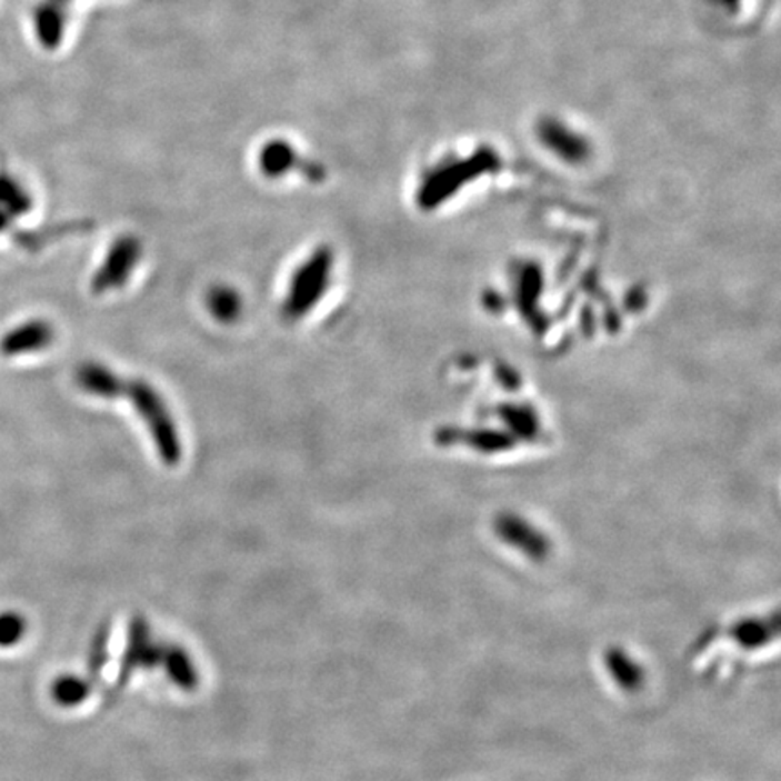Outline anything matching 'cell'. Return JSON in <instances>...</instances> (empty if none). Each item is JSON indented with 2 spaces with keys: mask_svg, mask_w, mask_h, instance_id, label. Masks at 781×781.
<instances>
[{
  "mask_svg": "<svg viewBox=\"0 0 781 781\" xmlns=\"http://www.w3.org/2000/svg\"><path fill=\"white\" fill-rule=\"evenodd\" d=\"M109 637V630L108 627H102L100 630H98L97 635H94V639H92L91 642V650H89V659H88V677L86 679L89 680V682H97V677L100 674V671L103 670V665H106V662H108L109 659V653H108V639Z\"/></svg>",
  "mask_w": 781,
  "mask_h": 781,
  "instance_id": "obj_14",
  "label": "cell"
},
{
  "mask_svg": "<svg viewBox=\"0 0 781 781\" xmlns=\"http://www.w3.org/2000/svg\"><path fill=\"white\" fill-rule=\"evenodd\" d=\"M170 679L180 685L181 690H194L198 685V673L190 657L184 653L183 648L176 644H166L163 650V662Z\"/></svg>",
  "mask_w": 781,
  "mask_h": 781,
  "instance_id": "obj_10",
  "label": "cell"
},
{
  "mask_svg": "<svg viewBox=\"0 0 781 781\" xmlns=\"http://www.w3.org/2000/svg\"><path fill=\"white\" fill-rule=\"evenodd\" d=\"M333 262L331 248L321 247L297 268L282 302V316L287 321H299L319 304L330 288Z\"/></svg>",
  "mask_w": 781,
  "mask_h": 781,
  "instance_id": "obj_2",
  "label": "cell"
},
{
  "mask_svg": "<svg viewBox=\"0 0 781 781\" xmlns=\"http://www.w3.org/2000/svg\"><path fill=\"white\" fill-rule=\"evenodd\" d=\"M259 166H261L262 172L270 176V178H281V176L287 174L290 170L301 166L310 172V180H324V170H322V167L310 163V161L302 166L301 158L297 154L296 149L288 146L287 141H272V143H268V146L262 149L261 154H259Z\"/></svg>",
  "mask_w": 781,
  "mask_h": 781,
  "instance_id": "obj_6",
  "label": "cell"
},
{
  "mask_svg": "<svg viewBox=\"0 0 781 781\" xmlns=\"http://www.w3.org/2000/svg\"><path fill=\"white\" fill-rule=\"evenodd\" d=\"M604 660V665H607L608 673L612 677L613 682H615L622 691H628V693H633V691H639L644 684V671H642L641 665L637 664L635 660L628 655L627 651L621 650V648H608L602 655Z\"/></svg>",
  "mask_w": 781,
  "mask_h": 781,
  "instance_id": "obj_8",
  "label": "cell"
},
{
  "mask_svg": "<svg viewBox=\"0 0 781 781\" xmlns=\"http://www.w3.org/2000/svg\"><path fill=\"white\" fill-rule=\"evenodd\" d=\"M729 635L742 645L745 650H757L762 648L767 642H771L778 635V619L772 617V621L767 619H748V621L738 622L729 631Z\"/></svg>",
  "mask_w": 781,
  "mask_h": 781,
  "instance_id": "obj_9",
  "label": "cell"
},
{
  "mask_svg": "<svg viewBox=\"0 0 781 781\" xmlns=\"http://www.w3.org/2000/svg\"><path fill=\"white\" fill-rule=\"evenodd\" d=\"M91 690L92 682H89L86 677L66 674V677L54 680L51 694H53V700L57 704L62 705V708H71V705H78L88 699Z\"/></svg>",
  "mask_w": 781,
  "mask_h": 781,
  "instance_id": "obj_11",
  "label": "cell"
},
{
  "mask_svg": "<svg viewBox=\"0 0 781 781\" xmlns=\"http://www.w3.org/2000/svg\"><path fill=\"white\" fill-rule=\"evenodd\" d=\"M163 642L152 641L151 628L143 617H134L129 624V639H127L126 653L120 662V673L112 691H120L126 688L132 673L138 668H152L154 664L163 662Z\"/></svg>",
  "mask_w": 781,
  "mask_h": 781,
  "instance_id": "obj_3",
  "label": "cell"
},
{
  "mask_svg": "<svg viewBox=\"0 0 781 781\" xmlns=\"http://www.w3.org/2000/svg\"><path fill=\"white\" fill-rule=\"evenodd\" d=\"M73 0H42L34 11V33L42 48H59L68 22L69 4Z\"/></svg>",
  "mask_w": 781,
  "mask_h": 781,
  "instance_id": "obj_7",
  "label": "cell"
},
{
  "mask_svg": "<svg viewBox=\"0 0 781 781\" xmlns=\"http://www.w3.org/2000/svg\"><path fill=\"white\" fill-rule=\"evenodd\" d=\"M51 339V331H49L48 326L40 324V322H34V324L26 326L24 330L19 331L13 340H11V351L13 353H19V351H31L39 346H46Z\"/></svg>",
  "mask_w": 781,
  "mask_h": 781,
  "instance_id": "obj_13",
  "label": "cell"
},
{
  "mask_svg": "<svg viewBox=\"0 0 781 781\" xmlns=\"http://www.w3.org/2000/svg\"><path fill=\"white\" fill-rule=\"evenodd\" d=\"M494 529L495 534L503 543L509 544L532 561H544L549 558L550 550H552L549 538L518 515H500L495 520Z\"/></svg>",
  "mask_w": 781,
  "mask_h": 781,
  "instance_id": "obj_5",
  "label": "cell"
},
{
  "mask_svg": "<svg viewBox=\"0 0 781 781\" xmlns=\"http://www.w3.org/2000/svg\"><path fill=\"white\" fill-rule=\"evenodd\" d=\"M120 397L131 400L141 422L149 429L156 451L163 463L169 467L178 465V461L181 460L180 434L161 394L152 388L151 383L143 380L120 379L114 399Z\"/></svg>",
  "mask_w": 781,
  "mask_h": 781,
  "instance_id": "obj_1",
  "label": "cell"
},
{
  "mask_svg": "<svg viewBox=\"0 0 781 781\" xmlns=\"http://www.w3.org/2000/svg\"><path fill=\"white\" fill-rule=\"evenodd\" d=\"M209 308L218 321L232 322L241 313V299L230 288H216L210 291Z\"/></svg>",
  "mask_w": 781,
  "mask_h": 781,
  "instance_id": "obj_12",
  "label": "cell"
},
{
  "mask_svg": "<svg viewBox=\"0 0 781 781\" xmlns=\"http://www.w3.org/2000/svg\"><path fill=\"white\" fill-rule=\"evenodd\" d=\"M26 621L19 613L0 615V645H13L24 637Z\"/></svg>",
  "mask_w": 781,
  "mask_h": 781,
  "instance_id": "obj_15",
  "label": "cell"
},
{
  "mask_svg": "<svg viewBox=\"0 0 781 781\" xmlns=\"http://www.w3.org/2000/svg\"><path fill=\"white\" fill-rule=\"evenodd\" d=\"M141 244L137 238L126 236L118 239L117 243L112 244L108 256L103 259V264L100 267L94 279H92V291L94 293H108L126 284L127 279L134 272L138 261H140Z\"/></svg>",
  "mask_w": 781,
  "mask_h": 781,
  "instance_id": "obj_4",
  "label": "cell"
}]
</instances>
